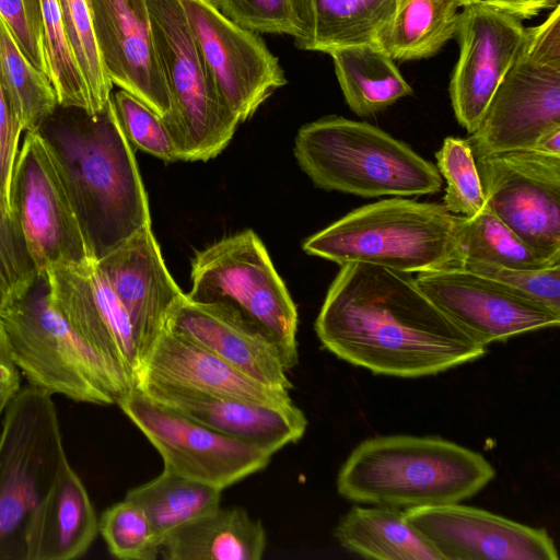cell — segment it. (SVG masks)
Returning <instances> with one entry per match:
<instances>
[{
  "mask_svg": "<svg viewBox=\"0 0 560 560\" xmlns=\"http://www.w3.org/2000/svg\"><path fill=\"white\" fill-rule=\"evenodd\" d=\"M315 331L339 359L396 377L438 374L487 351L435 306L411 273L363 262L340 266Z\"/></svg>",
  "mask_w": 560,
  "mask_h": 560,
  "instance_id": "obj_1",
  "label": "cell"
},
{
  "mask_svg": "<svg viewBox=\"0 0 560 560\" xmlns=\"http://www.w3.org/2000/svg\"><path fill=\"white\" fill-rule=\"evenodd\" d=\"M116 404L156 448L164 469L222 490L262 470L273 455L159 404L138 388Z\"/></svg>",
  "mask_w": 560,
  "mask_h": 560,
  "instance_id": "obj_12",
  "label": "cell"
},
{
  "mask_svg": "<svg viewBox=\"0 0 560 560\" xmlns=\"http://www.w3.org/2000/svg\"><path fill=\"white\" fill-rule=\"evenodd\" d=\"M463 267L499 281L560 313V264L541 269H511L477 261H465Z\"/></svg>",
  "mask_w": 560,
  "mask_h": 560,
  "instance_id": "obj_39",
  "label": "cell"
},
{
  "mask_svg": "<svg viewBox=\"0 0 560 560\" xmlns=\"http://www.w3.org/2000/svg\"><path fill=\"white\" fill-rule=\"evenodd\" d=\"M66 455L52 395L21 388L0 433V560H25L30 517Z\"/></svg>",
  "mask_w": 560,
  "mask_h": 560,
  "instance_id": "obj_9",
  "label": "cell"
},
{
  "mask_svg": "<svg viewBox=\"0 0 560 560\" xmlns=\"http://www.w3.org/2000/svg\"><path fill=\"white\" fill-rule=\"evenodd\" d=\"M435 159V166L446 180L443 197L446 210L466 218L479 213L487 202L468 139L445 138Z\"/></svg>",
  "mask_w": 560,
  "mask_h": 560,
  "instance_id": "obj_35",
  "label": "cell"
},
{
  "mask_svg": "<svg viewBox=\"0 0 560 560\" xmlns=\"http://www.w3.org/2000/svg\"><path fill=\"white\" fill-rule=\"evenodd\" d=\"M396 2H397V0H396Z\"/></svg>",
  "mask_w": 560,
  "mask_h": 560,
  "instance_id": "obj_47",
  "label": "cell"
},
{
  "mask_svg": "<svg viewBox=\"0 0 560 560\" xmlns=\"http://www.w3.org/2000/svg\"><path fill=\"white\" fill-rule=\"evenodd\" d=\"M222 489L167 469L137 486L125 498L147 514L160 544L180 526L218 509Z\"/></svg>",
  "mask_w": 560,
  "mask_h": 560,
  "instance_id": "obj_30",
  "label": "cell"
},
{
  "mask_svg": "<svg viewBox=\"0 0 560 560\" xmlns=\"http://www.w3.org/2000/svg\"><path fill=\"white\" fill-rule=\"evenodd\" d=\"M237 25L258 33L298 35L291 0H213Z\"/></svg>",
  "mask_w": 560,
  "mask_h": 560,
  "instance_id": "obj_40",
  "label": "cell"
},
{
  "mask_svg": "<svg viewBox=\"0 0 560 560\" xmlns=\"http://www.w3.org/2000/svg\"><path fill=\"white\" fill-rule=\"evenodd\" d=\"M11 359L30 386L78 402L113 405L130 390L52 307L43 277L0 313Z\"/></svg>",
  "mask_w": 560,
  "mask_h": 560,
  "instance_id": "obj_7",
  "label": "cell"
},
{
  "mask_svg": "<svg viewBox=\"0 0 560 560\" xmlns=\"http://www.w3.org/2000/svg\"><path fill=\"white\" fill-rule=\"evenodd\" d=\"M112 102L118 121L130 143L165 162L178 161L176 150L161 116L124 90L112 94Z\"/></svg>",
  "mask_w": 560,
  "mask_h": 560,
  "instance_id": "obj_38",
  "label": "cell"
},
{
  "mask_svg": "<svg viewBox=\"0 0 560 560\" xmlns=\"http://www.w3.org/2000/svg\"><path fill=\"white\" fill-rule=\"evenodd\" d=\"M39 277L46 281L52 307L135 388L140 362L133 330L97 259L56 265Z\"/></svg>",
  "mask_w": 560,
  "mask_h": 560,
  "instance_id": "obj_16",
  "label": "cell"
},
{
  "mask_svg": "<svg viewBox=\"0 0 560 560\" xmlns=\"http://www.w3.org/2000/svg\"><path fill=\"white\" fill-rule=\"evenodd\" d=\"M463 215L402 197L357 208L303 243L306 254L339 266L376 265L406 273L462 267Z\"/></svg>",
  "mask_w": 560,
  "mask_h": 560,
  "instance_id": "obj_4",
  "label": "cell"
},
{
  "mask_svg": "<svg viewBox=\"0 0 560 560\" xmlns=\"http://www.w3.org/2000/svg\"><path fill=\"white\" fill-rule=\"evenodd\" d=\"M0 14L24 56L47 75L39 0H0Z\"/></svg>",
  "mask_w": 560,
  "mask_h": 560,
  "instance_id": "obj_41",
  "label": "cell"
},
{
  "mask_svg": "<svg viewBox=\"0 0 560 560\" xmlns=\"http://www.w3.org/2000/svg\"><path fill=\"white\" fill-rule=\"evenodd\" d=\"M58 1L69 47L86 85L93 112L97 114L110 101L114 84L103 65L88 1Z\"/></svg>",
  "mask_w": 560,
  "mask_h": 560,
  "instance_id": "obj_34",
  "label": "cell"
},
{
  "mask_svg": "<svg viewBox=\"0 0 560 560\" xmlns=\"http://www.w3.org/2000/svg\"><path fill=\"white\" fill-rule=\"evenodd\" d=\"M495 476L479 453L438 436L387 435L362 441L337 477L345 499L393 508L458 503Z\"/></svg>",
  "mask_w": 560,
  "mask_h": 560,
  "instance_id": "obj_3",
  "label": "cell"
},
{
  "mask_svg": "<svg viewBox=\"0 0 560 560\" xmlns=\"http://www.w3.org/2000/svg\"><path fill=\"white\" fill-rule=\"evenodd\" d=\"M298 25L295 46L327 54L331 49L377 43L392 22L396 0H291Z\"/></svg>",
  "mask_w": 560,
  "mask_h": 560,
  "instance_id": "obj_25",
  "label": "cell"
},
{
  "mask_svg": "<svg viewBox=\"0 0 560 560\" xmlns=\"http://www.w3.org/2000/svg\"><path fill=\"white\" fill-rule=\"evenodd\" d=\"M47 75L58 105L95 115L84 80L69 47L58 0H39Z\"/></svg>",
  "mask_w": 560,
  "mask_h": 560,
  "instance_id": "obj_33",
  "label": "cell"
},
{
  "mask_svg": "<svg viewBox=\"0 0 560 560\" xmlns=\"http://www.w3.org/2000/svg\"><path fill=\"white\" fill-rule=\"evenodd\" d=\"M21 389V373L13 363L0 324V433L2 419L12 398Z\"/></svg>",
  "mask_w": 560,
  "mask_h": 560,
  "instance_id": "obj_43",
  "label": "cell"
},
{
  "mask_svg": "<svg viewBox=\"0 0 560 560\" xmlns=\"http://www.w3.org/2000/svg\"><path fill=\"white\" fill-rule=\"evenodd\" d=\"M415 279L440 311L485 347L560 324V313L463 266Z\"/></svg>",
  "mask_w": 560,
  "mask_h": 560,
  "instance_id": "obj_15",
  "label": "cell"
},
{
  "mask_svg": "<svg viewBox=\"0 0 560 560\" xmlns=\"http://www.w3.org/2000/svg\"><path fill=\"white\" fill-rule=\"evenodd\" d=\"M86 1L112 83L165 117L171 102L154 48L145 0Z\"/></svg>",
  "mask_w": 560,
  "mask_h": 560,
  "instance_id": "obj_19",
  "label": "cell"
},
{
  "mask_svg": "<svg viewBox=\"0 0 560 560\" xmlns=\"http://www.w3.org/2000/svg\"><path fill=\"white\" fill-rule=\"evenodd\" d=\"M165 328L203 347L247 376L290 390L292 384L275 343L262 334L185 296L170 313Z\"/></svg>",
  "mask_w": 560,
  "mask_h": 560,
  "instance_id": "obj_24",
  "label": "cell"
},
{
  "mask_svg": "<svg viewBox=\"0 0 560 560\" xmlns=\"http://www.w3.org/2000/svg\"><path fill=\"white\" fill-rule=\"evenodd\" d=\"M139 378L265 404L293 402L289 390L255 381L203 347L166 328L141 362L137 381Z\"/></svg>",
  "mask_w": 560,
  "mask_h": 560,
  "instance_id": "obj_22",
  "label": "cell"
},
{
  "mask_svg": "<svg viewBox=\"0 0 560 560\" xmlns=\"http://www.w3.org/2000/svg\"><path fill=\"white\" fill-rule=\"evenodd\" d=\"M186 298L266 336L278 348L287 371L298 364L296 306L252 230L196 253Z\"/></svg>",
  "mask_w": 560,
  "mask_h": 560,
  "instance_id": "obj_6",
  "label": "cell"
},
{
  "mask_svg": "<svg viewBox=\"0 0 560 560\" xmlns=\"http://www.w3.org/2000/svg\"><path fill=\"white\" fill-rule=\"evenodd\" d=\"M0 81L23 133L55 113L58 100L49 78L24 56L0 14Z\"/></svg>",
  "mask_w": 560,
  "mask_h": 560,
  "instance_id": "obj_31",
  "label": "cell"
},
{
  "mask_svg": "<svg viewBox=\"0 0 560 560\" xmlns=\"http://www.w3.org/2000/svg\"><path fill=\"white\" fill-rule=\"evenodd\" d=\"M334 536L341 547L380 560H442L398 508L353 506L339 521Z\"/></svg>",
  "mask_w": 560,
  "mask_h": 560,
  "instance_id": "obj_27",
  "label": "cell"
},
{
  "mask_svg": "<svg viewBox=\"0 0 560 560\" xmlns=\"http://www.w3.org/2000/svg\"><path fill=\"white\" fill-rule=\"evenodd\" d=\"M98 533L108 551L122 560H155L161 544L144 511L124 500L106 509L98 520Z\"/></svg>",
  "mask_w": 560,
  "mask_h": 560,
  "instance_id": "obj_36",
  "label": "cell"
},
{
  "mask_svg": "<svg viewBox=\"0 0 560 560\" xmlns=\"http://www.w3.org/2000/svg\"><path fill=\"white\" fill-rule=\"evenodd\" d=\"M525 35L522 20L479 3L459 12V57L450 81L452 107L470 135L479 126Z\"/></svg>",
  "mask_w": 560,
  "mask_h": 560,
  "instance_id": "obj_18",
  "label": "cell"
},
{
  "mask_svg": "<svg viewBox=\"0 0 560 560\" xmlns=\"http://www.w3.org/2000/svg\"><path fill=\"white\" fill-rule=\"evenodd\" d=\"M476 164L486 206L535 252L560 261V156L520 149Z\"/></svg>",
  "mask_w": 560,
  "mask_h": 560,
  "instance_id": "obj_13",
  "label": "cell"
},
{
  "mask_svg": "<svg viewBox=\"0 0 560 560\" xmlns=\"http://www.w3.org/2000/svg\"><path fill=\"white\" fill-rule=\"evenodd\" d=\"M529 149L544 154L560 156V127L553 128L541 135Z\"/></svg>",
  "mask_w": 560,
  "mask_h": 560,
  "instance_id": "obj_45",
  "label": "cell"
},
{
  "mask_svg": "<svg viewBox=\"0 0 560 560\" xmlns=\"http://www.w3.org/2000/svg\"><path fill=\"white\" fill-rule=\"evenodd\" d=\"M22 133L0 81V190L9 207L11 180Z\"/></svg>",
  "mask_w": 560,
  "mask_h": 560,
  "instance_id": "obj_42",
  "label": "cell"
},
{
  "mask_svg": "<svg viewBox=\"0 0 560 560\" xmlns=\"http://www.w3.org/2000/svg\"><path fill=\"white\" fill-rule=\"evenodd\" d=\"M294 155L317 187L362 198L431 195L443 183L436 166L405 142L336 115L302 126Z\"/></svg>",
  "mask_w": 560,
  "mask_h": 560,
  "instance_id": "obj_5",
  "label": "cell"
},
{
  "mask_svg": "<svg viewBox=\"0 0 560 560\" xmlns=\"http://www.w3.org/2000/svg\"><path fill=\"white\" fill-rule=\"evenodd\" d=\"M97 533L98 518L89 492L66 455L30 517L25 560L79 558Z\"/></svg>",
  "mask_w": 560,
  "mask_h": 560,
  "instance_id": "obj_23",
  "label": "cell"
},
{
  "mask_svg": "<svg viewBox=\"0 0 560 560\" xmlns=\"http://www.w3.org/2000/svg\"><path fill=\"white\" fill-rule=\"evenodd\" d=\"M327 54L348 106L359 116L374 115L412 94L394 60L376 42L342 46Z\"/></svg>",
  "mask_w": 560,
  "mask_h": 560,
  "instance_id": "obj_28",
  "label": "cell"
},
{
  "mask_svg": "<svg viewBox=\"0 0 560 560\" xmlns=\"http://www.w3.org/2000/svg\"><path fill=\"white\" fill-rule=\"evenodd\" d=\"M406 520L442 560H558L545 528L486 510L450 503L405 510Z\"/></svg>",
  "mask_w": 560,
  "mask_h": 560,
  "instance_id": "obj_17",
  "label": "cell"
},
{
  "mask_svg": "<svg viewBox=\"0 0 560 560\" xmlns=\"http://www.w3.org/2000/svg\"><path fill=\"white\" fill-rule=\"evenodd\" d=\"M481 3L524 20L536 16L546 9H553L559 2L558 0H482Z\"/></svg>",
  "mask_w": 560,
  "mask_h": 560,
  "instance_id": "obj_44",
  "label": "cell"
},
{
  "mask_svg": "<svg viewBox=\"0 0 560 560\" xmlns=\"http://www.w3.org/2000/svg\"><path fill=\"white\" fill-rule=\"evenodd\" d=\"M97 264L127 312L141 365L165 328L170 313L185 294L165 266L151 225L141 229Z\"/></svg>",
  "mask_w": 560,
  "mask_h": 560,
  "instance_id": "obj_21",
  "label": "cell"
},
{
  "mask_svg": "<svg viewBox=\"0 0 560 560\" xmlns=\"http://www.w3.org/2000/svg\"><path fill=\"white\" fill-rule=\"evenodd\" d=\"M266 544L259 520L242 508L219 506L167 535L160 555L166 560H259Z\"/></svg>",
  "mask_w": 560,
  "mask_h": 560,
  "instance_id": "obj_26",
  "label": "cell"
},
{
  "mask_svg": "<svg viewBox=\"0 0 560 560\" xmlns=\"http://www.w3.org/2000/svg\"><path fill=\"white\" fill-rule=\"evenodd\" d=\"M458 8L456 0H397L377 44L393 60L429 58L456 36Z\"/></svg>",
  "mask_w": 560,
  "mask_h": 560,
  "instance_id": "obj_29",
  "label": "cell"
},
{
  "mask_svg": "<svg viewBox=\"0 0 560 560\" xmlns=\"http://www.w3.org/2000/svg\"><path fill=\"white\" fill-rule=\"evenodd\" d=\"M36 279L18 224L0 190V313L22 299Z\"/></svg>",
  "mask_w": 560,
  "mask_h": 560,
  "instance_id": "obj_37",
  "label": "cell"
},
{
  "mask_svg": "<svg viewBox=\"0 0 560 560\" xmlns=\"http://www.w3.org/2000/svg\"><path fill=\"white\" fill-rule=\"evenodd\" d=\"M42 125L69 177L96 259L151 225L147 192L110 101L90 115Z\"/></svg>",
  "mask_w": 560,
  "mask_h": 560,
  "instance_id": "obj_2",
  "label": "cell"
},
{
  "mask_svg": "<svg viewBox=\"0 0 560 560\" xmlns=\"http://www.w3.org/2000/svg\"><path fill=\"white\" fill-rule=\"evenodd\" d=\"M207 72L240 122L287 84L278 58L260 36L228 19L213 0H180Z\"/></svg>",
  "mask_w": 560,
  "mask_h": 560,
  "instance_id": "obj_14",
  "label": "cell"
},
{
  "mask_svg": "<svg viewBox=\"0 0 560 560\" xmlns=\"http://www.w3.org/2000/svg\"><path fill=\"white\" fill-rule=\"evenodd\" d=\"M171 109L161 117L178 161H208L232 140L237 118L207 72L180 0H145Z\"/></svg>",
  "mask_w": 560,
  "mask_h": 560,
  "instance_id": "obj_8",
  "label": "cell"
},
{
  "mask_svg": "<svg viewBox=\"0 0 560 560\" xmlns=\"http://www.w3.org/2000/svg\"><path fill=\"white\" fill-rule=\"evenodd\" d=\"M462 247L464 262L511 269H541L560 264L535 252L487 206L476 215L464 218Z\"/></svg>",
  "mask_w": 560,
  "mask_h": 560,
  "instance_id": "obj_32",
  "label": "cell"
},
{
  "mask_svg": "<svg viewBox=\"0 0 560 560\" xmlns=\"http://www.w3.org/2000/svg\"><path fill=\"white\" fill-rule=\"evenodd\" d=\"M560 127V5L525 28L518 52L470 133L475 158L529 149Z\"/></svg>",
  "mask_w": 560,
  "mask_h": 560,
  "instance_id": "obj_10",
  "label": "cell"
},
{
  "mask_svg": "<svg viewBox=\"0 0 560 560\" xmlns=\"http://www.w3.org/2000/svg\"><path fill=\"white\" fill-rule=\"evenodd\" d=\"M135 388L203 425L272 454L301 440L307 428L305 415L294 402L265 404L149 378H139Z\"/></svg>",
  "mask_w": 560,
  "mask_h": 560,
  "instance_id": "obj_20",
  "label": "cell"
},
{
  "mask_svg": "<svg viewBox=\"0 0 560 560\" xmlns=\"http://www.w3.org/2000/svg\"><path fill=\"white\" fill-rule=\"evenodd\" d=\"M10 208L37 277L56 265L96 259L63 164L39 129L24 132Z\"/></svg>",
  "mask_w": 560,
  "mask_h": 560,
  "instance_id": "obj_11",
  "label": "cell"
},
{
  "mask_svg": "<svg viewBox=\"0 0 560 560\" xmlns=\"http://www.w3.org/2000/svg\"><path fill=\"white\" fill-rule=\"evenodd\" d=\"M460 8H466L475 4H479L482 0H456Z\"/></svg>",
  "mask_w": 560,
  "mask_h": 560,
  "instance_id": "obj_46",
  "label": "cell"
}]
</instances>
